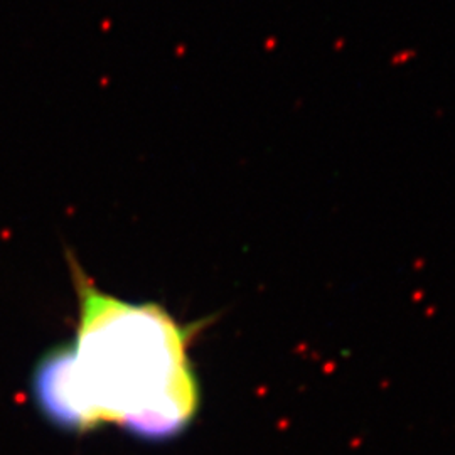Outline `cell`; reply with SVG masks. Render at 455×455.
Listing matches in <instances>:
<instances>
[{"label":"cell","instance_id":"obj_1","mask_svg":"<svg viewBox=\"0 0 455 455\" xmlns=\"http://www.w3.org/2000/svg\"><path fill=\"white\" fill-rule=\"evenodd\" d=\"M73 268L78 327L34 370L37 411L69 434L116 427L146 442L178 439L201 400L189 331L161 306L108 295Z\"/></svg>","mask_w":455,"mask_h":455}]
</instances>
